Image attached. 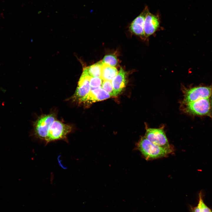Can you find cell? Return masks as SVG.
<instances>
[{"mask_svg": "<svg viewBox=\"0 0 212 212\" xmlns=\"http://www.w3.org/2000/svg\"><path fill=\"white\" fill-rule=\"evenodd\" d=\"M136 146L137 149L147 160L164 157L172 151V149L165 148L153 143L145 136L141 138Z\"/></svg>", "mask_w": 212, "mask_h": 212, "instance_id": "1", "label": "cell"}, {"mask_svg": "<svg viewBox=\"0 0 212 212\" xmlns=\"http://www.w3.org/2000/svg\"><path fill=\"white\" fill-rule=\"evenodd\" d=\"M72 130V127L71 125L64 123L56 119L49 126L47 136L45 141L46 144L57 140L66 141L67 135Z\"/></svg>", "mask_w": 212, "mask_h": 212, "instance_id": "2", "label": "cell"}, {"mask_svg": "<svg viewBox=\"0 0 212 212\" xmlns=\"http://www.w3.org/2000/svg\"><path fill=\"white\" fill-rule=\"evenodd\" d=\"M57 119L55 113L42 115L34 123V134L36 137L45 141L47 136L48 130L52 123Z\"/></svg>", "mask_w": 212, "mask_h": 212, "instance_id": "3", "label": "cell"}, {"mask_svg": "<svg viewBox=\"0 0 212 212\" xmlns=\"http://www.w3.org/2000/svg\"><path fill=\"white\" fill-rule=\"evenodd\" d=\"M91 77L83 71L78 82L76 91L70 99L72 101L82 103L91 90L90 79Z\"/></svg>", "mask_w": 212, "mask_h": 212, "instance_id": "4", "label": "cell"}, {"mask_svg": "<svg viewBox=\"0 0 212 212\" xmlns=\"http://www.w3.org/2000/svg\"><path fill=\"white\" fill-rule=\"evenodd\" d=\"M211 108L209 98H204L186 104L185 110L189 113L198 115L208 114Z\"/></svg>", "mask_w": 212, "mask_h": 212, "instance_id": "5", "label": "cell"}, {"mask_svg": "<svg viewBox=\"0 0 212 212\" xmlns=\"http://www.w3.org/2000/svg\"><path fill=\"white\" fill-rule=\"evenodd\" d=\"M144 136L149 140L157 145L172 149L163 128H147Z\"/></svg>", "mask_w": 212, "mask_h": 212, "instance_id": "6", "label": "cell"}, {"mask_svg": "<svg viewBox=\"0 0 212 212\" xmlns=\"http://www.w3.org/2000/svg\"><path fill=\"white\" fill-rule=\"evenodd\" d=\"M211 88L206 86L195 87L186 90L184 92V102L187 104L204 98L211 96Z\"/></svg>", "mask_w": 212, "mask_h": 212, "instance_id": "7", "label": "cell"}, {"mask_svg": "<svg viewBox=\"0 0 212 212\" xmlns=\"http://www.w3.org/2000/svg\"><path fill=\"white\" fill-rule=\"evenodd\" d=\"M147 7H145L142 12L131 22L130 30L132 33L141 37L145 38L144 24L146 16L149 11Z\"/></svg>", "mask_w": 212, "mask_h": 212, "instance_id": "8", "label": "cell"}, {"mask_svg": "<svg viewBox=\"0 0 212 212\" xmlns=\"http://www.w3.org/2000/svg\"><path fill=\"white\" fill-rule=\"evenodd\" d=\"M160 26V20L158 16L150 13L147 14L145 20L144 32L145 37H148L154 34Z\"/></svg>", "mask_w": 212, "mask_h": 212, "instance_id": "9", "label": "cell"}, {"mask_svg": "<svg viewBox=\"0 0 212 212\" xmlns=\"http://www.w3.org/2000/svg\"><path fill=\"white\" fill-rule=\"evenodd\" d=\"M110 96L102 87L91 89L89 94L82 103H90L100 101L108 99Z\"/></svg>", "mask_w": 212, "mask_h": 212, "instance_id": "10", "label": "cell"}, {"mask_svg": "<svg viewBox=\"0 0 212 212\" xmlns=\"http://www.w3.org/2000/svg\"><path fill=\"white\" fill-rule=\"evenodd\" d=\"M126 73L121 67L117 75L112 80V84L116 96L125 87L127 83Z\"/></svg>", "mask_w": 212, "mask_h": 212, "instance_id": "11", "label": "cell"}, {"mask_svg": "<svg viewBox=\"0 0 212 212\" xmlns=\"http://www.w3.org/2000/svg\"><path fill=\"white\" fill-rule=\"evenodd\" d=\"M118 72L115 67L103 64L101 78L104 80L111 81L117 75Z\"/></svg>", "mask_w": 212, "mask_h": 212, "instance_id": "12", "label": "cell"}, {"mask_svg": "<svg viewBox=\"0 0 212 212\" xmlns=\"http://www.w3.org/2000/svg\"><path fill=\"white\" fill-rule=\"evenodd\" d=\"M103 64L100 61L90 66L84 68L83 71L91 77H101Z\"/></svg>", "mask_w": 212, "mask_h": 212, "instance_id": "13", "label": "cell"}, {"mask_svg": "<svg viewBox=\"0 0 212 212\" xmlns=\"http://www.w3.org/2000/svg\"><path fill=\"white\" fill-rule=\"evenodd\" d=\"M103 64L115 67L118 66V61L116 57L113 54L105 55L101 61Z\"/></svg>", "mask_w": 212, "mask_h": 212, "instance_id": "14", "label": "cell"}, {"mask_svg": "<svg viewBox=\"0 0 212 212\" xmlns=\"http://www.w3.org/2000/svg\"><path fill=\"white\" fill-rule=\"evenodd\" d=\"M199 201L197 206L196 207L193 212H212L204 203L202 198V192L201 191L199 194Z\"/></svg>", "mask_w": 212, "mask_h": 212, "instance_id": "15", "label": "cell"}, {"mask_svg": "<svg viewBox=\"0 0 212 212\" xmlns=\"http://www.w3.org/2000/svg\"><path fill=\"white\" fill-rule=\"evenodd\" d=\"M102 87L111 96H116L111 81L104 80L102 82Z\"/></svg>", "mask_w": 212, "mask_h": 212, "instance_id": "16", "label": "cell"}, {"mask_svg": "<svg viewBox=\"0 0 212 212\" xmlns=\"http://www.w3.org/2000/svg\"><path fill=\"white\" fill-rule=\"evenodd\" d=\"M102 80L100 77H91L90 79L91 89L102 87Z\"/></svg>", "mask_w": 212, "mask_h": 212, "instance_id": "17", "label": "cell"}, {"mask_svg": "<svg viewBox=\"0 0 212 212\" xmlns=\"http://www.w3.org/2000/svg\"><path fill=\"white\" fill-rule=\"evenodd\" d=\"M211 110H212V92L211 93Z\"/></svg>", "mask_w": 212, "mask_h": 212, "instance_id": "18", "label": "cell"}]
</instances>
